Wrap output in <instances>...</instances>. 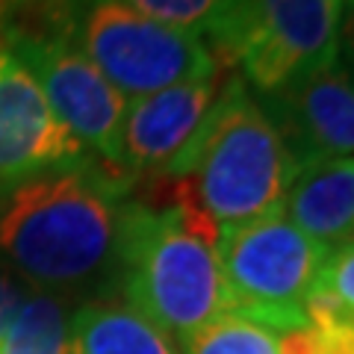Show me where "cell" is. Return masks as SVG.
Segmentation results:
<instances>
[{"label":"cell","instance_id":"obj_1","mask_svg":"<svg viewBox=\"0 0 354 354\" xmlns=\"http://www.w3.org/2000/svg\"><path fill=\"white\" fill-rule=\"evenodd\" d=\"M130 186V174L101 160L3 186L0 257L44 292L113 281Z\"/></svg>","mask_w":354,"mask_h":354},{"label":"cell","instance_id":"obj_2","mask_svg":"<svg viewBox=\"0 0 354 354\" xmlns=\"http://www.w3.org/2000/svg\"><path fill=\"white\" fill-rule=\"evenodd\" d=\"M162 198H127L121 209L115 272L124 304L139 310L177 346L227 313L218 263V227L180 180Z\"/></svg>","mask_w":354,"mask_h":354},{"label":"cell","instance_id":"obj_3","mask_svg":"<svg viewBox=\"0 0 354 354\" xmlns=\"http://www.w3.org/2000/svg\"><path fill=\"white\" fill-rule=\"evenodd\" d=\"M298 162L274 121L236 71L180 157L157 177L180 180L218 230L281 213Z\"/></svg>","mask_w":354,"mask_h":354},{"label":"cell","instance_id":"obj_4","mask_svg":"<svg viewBox=\"0 0 354 354\" xmlns=\"http://www.w3.org/2000/svg\"><path fill=\"white\" fill-rule=\"evenodd\" d=\"M342 0H230L207 39L225 68L257 97L337 65Z\"/></svg>","mask_w":354,"mask_h":354},{"label":"cell","instance_id":"obj_5","mask_svg":"<svg viewBox=\"0 0 354 354\" xmlns=\"http://www.w3.org/2000/svg\"><path fill=\"white\" fill-rule=\"evenodd\" d=\"M328 254L325 245L298 230L283 209L218 230L227 313L257 322L278 337L310 328L307 295L313 292Z\"/></svg>","mask_w":354,"mask_h":354},{"label":"cell","instance_id":"obj_6","mask_svg":"<svg viewBox=\"0 0 354 354\" xmlns=\"http://www.w3.org/2000/svg\"><path fill=\"white\" fill-rule=\"evenodd\" d=\"M68 39L124 101L225 68L201 36L157 24L118 0H68Z\"/></svg>","mask_w":354,"mask_h":354},{"label":"cell","instance_id":"obj_7","mask_svg":"<svg viewBox=\"0 0 354 354\" xmlns=\"http://www.w3.org/2000/svg\"><path fill=\"white\" fill-rule=\"evenodd\" d=\"M0 41L36 77L41 95L71 136L95 160L118 169V139L127 101L83 57L68 32L53 27L3 30Z\"/></svg>","mask_w":354,"mask_h":354},{"label":"cell","instance_id":"obj_8","mask_svg":"<svg viewBox=\"0 0 354 354\" xmlns=\"http://www.w3.org/2000/svg\"><path fill=\"white\" fill-rule=\"evenodd\" d=\"M92 160L50 109L36 77L0 41V189Z\"/></svg>","mask_w":354,"mask_h":354},{"label":"cell","instance_id":"obj_9","mask_svg":"<svg viewBox=\"0 0 354 354\" xmlns=\"http://www.w3.org/2000/svg\"><path fill=\"white\" fill-rule=\"evenodd\" d=\"M227 71L230 68H221L216 77L186 80L127 101L118 139V169L130 177H157L169 169L213 113Z\"/></svg>","mask_w":354,"mask_h":354},{"label":"cell","instance_id":"obj_10","mask_svg":"<svg viewBox=\"0 0 354 354\" xmlns=\"http://www.w3.org/2000/svg\"><path fill=\"white\" fill-rule=\"evenodd\" d=\"M257 101L274 121L298 169L354 157V77L339 62Z\"/></svg>","mask_w":354,"mask_h":354},{"label":"cell","instance_id":"obj_11","mask_svg":"<svg viewBox=\"0 0 354 354\" xmlns=\"http://www.w3.org/2000/svg\"><path fill=\"white\" fill-rule=\"evenodd\" d=\"M283 213L328 251L354 245V157L301 169L286 192Z\"/></svg>","mask_w":354,"mask_h":354},{"label":"cell","instance_id":"obj_12","mask_svg":"<svg viewBox=\"0 0 354 354\" xmlns=\"http://www.w3.org/2000/svg\"><path fill=\"white\" fill-rule=\"evenodd\" d=\"M65 354H180L177 342L124 301H88L68 316Z\"/></svg>","mask_w":354,"mask_h":354},{"label":"cell","instance_id":"obj_13","mask_svg":"<svg viewBox=\"0 0 354 354\" xmlns=\"http://www.w3.org/2000/svg\"><path fill=\"white\" fill-rule=\"evenodd\" d=\"M68 313L50 292L24 295L0 337V354H65Z\"/></svg>","mask_w":354,"mask_h":354},{"label":"cell","instance_id":"obj_14","mask_svg":"<svg viewBox=\"0 0 354 354\" xmlns=\"http://www.w3.org/2000/svg\"><path fill=\"white\" fill-rule=\"evenodd\" d=\"M180 348L183 354H281V337L257 322L225 313Z\"/></svg>","mask_w":354,"mask_h":354},{"label":"cell","instance_id":"obj_15","mask_svg":"<svg viewBox=\"0 0 354 354\" xmlns=\"http://www.w3.org/2000/svg\"><path fill=\"white\" fill-rule=\"evenodd\" d=\"M118 3L157 21V24L192 32L207 41L221 24L230 0H118Z\"/></svg>","mask_w":354,"mask_h":354},{"label":"cell","instance_id":"obj_16","mask_svg":"<svg viewBox=\"0 0 354 354\" xmlns=\"http://www.w3.org/2000/svg\"><path fill=\"white\" fill-rule=\"evenodd\" d=\"M316 286L337 301L342 325L354 328V245L337 248L328 254Z\"/></svg>","mask_w":354,"mask_h":354},{"label":"cell","instance_id":"obj_17","mask_svg":"<svg viewBox=\"0 0 354 354\" xmlns=\"http://www.w3.org/2000/svg\"><path fill=\"white\" fill-rule=\"evenodd\" d=\"M281 354H354V328H301L281 337Z\"/></svg>","mask_w":354,"mask_h":354},{"label":"cell","instance_id":"obj_18","mask_svg":"<svg viewBox=\"0 0 354 354\" xmlns=\"http://www.w3.org/2000/svg\"><path fill=\"white\" fill-rule=\"evenodd\" d=\"M24 290L9 278V274L0 272V337H3V330L6 325L12 322V316H15V310L21 307V301H24Z\"/></svg>","mask_w":354,"mask_h":354},{"label":"cell","instance_id":"obj_19","mask_svg":"<svg viewBox=\"0 0 354 354\" xmlns=\"http://www.w3.org/2000/svg\"><path fill=\"white\" fill-rule=\"evenodd\" d=\"M337 62L354 77V6H348V12H342L339 24V53Z\"/></svg>","mask_w":354,"mask_h":354},{"label":"cell","instance_id":"obj_20","mask_svg":"<svg viewBox=\"0 0 354 354\" xmlns=\"http://www.w3.org/2000/svg\"><path fill=\"white\" fill-rule=\"evenodd\" d=\"M346 3H348V6H354V0H346Z\"/></svg>","mask_w":354,"mask_h":354}]
</instances>
